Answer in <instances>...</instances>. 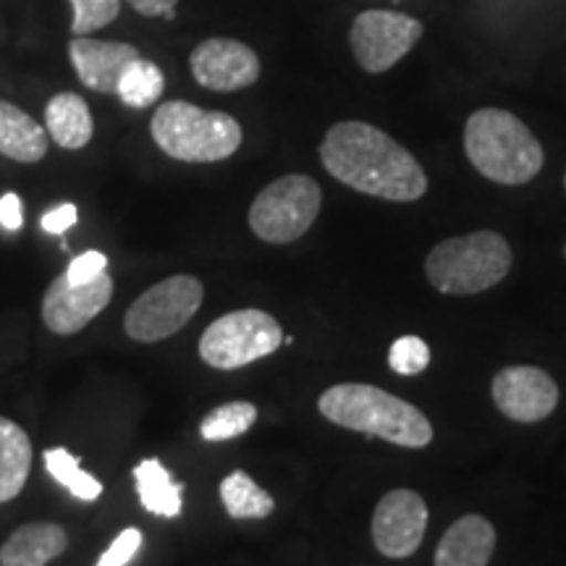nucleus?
I'll use <instances>...</instances> for the list:
<instances>
[{
  "label": "nucleus",
  "instance_id": "obj_1",
  "mask_svg": "<svg viewBox=\"0 0 566 566\" xmlns=\"http://www.w3.org/2000/svg\"><path fill=\"white\" fill-rule=\"evenodd\" d=\"M325 171L354 192L388 202H415L428 192L424 168L407 147L365 122L331 126L321 145Z\"/></svg>",
  "mask_w": 566,
  "mask_h": 566
},
{
  "label": "nucleus",
  "instance_id": "obj_2",
  "mask_svg": "<svg viewBox=\"0 0 566 566\" xmlns=\"http://www.w3.org/2000/svg\"><path fill=\"white\" fill-rule=\"evenodd\" d=\"M325 420L405 449H424L433 441V424L420 409L399 396L367 384H338L317 401Z\"/></svg>",
  "mask_w": 566,
  "mask_h": 566
},
{
  "label": "nucleus",
  "instance_id": "obj_3",
  "mask_svg": "<svg viewBox=\"0 0 566 566\" xmlns=\"http://www.w3.org/2000/svg\"><path fill=\"white\" fill-rule=\"evenodd\" d=\"M464 153L480 176L504 187L530 184L546 163L535 134L504 108H480L467 118Z\"/></svg>",
  "mask_w": 566,
  "mask_h": 566
},
{
  "label": "nucleus",
  "instance_id": "obj_4",
  "mask_svg": "<svg viewBox=\"0 0 566 566\" xmlns=\"http://www.w3.org/2000/svg\"><path fill=\"white\" fill-rule=\"evenodd\" d=\"M150 134L168 158L218 163L242 147V126L223 111H205L187 101H168L153 113Z\"/></svg>",
  "mask_w": 566,
  "mask_h": 566
},
{
  "label": "nucleus",
  "instance_id": "obj_5",
  "mask_svg": "<svg viewBox=\"0 0 566 566\" xmlns=\"http://www.w3.org/2000/svg\"><path fill=\"white\" fill-rule=\"evenodd\" d=\"M512 271V247L499 231H475L446 239L424 258V273L441 294L472 296L488 292Z\"/></svg>",
  "mask_w": 566,
  "mask_h": 566
},
{
  "label": "nucleus",
  "instance_id": "obj_6",
  "mask_svg": "<svg viewBox=\"0 0 566 566\" xmlns=\"http://www.w3.org/2000/svg\"><path fill=\"white\" fill-rule=\"evenodd\" d=\"M323 192L315 179L289 174L254 197L250 208V229L268 244H292L313 229L321 216Z\"/></svg>",
  "mask_w": 566,
  "mask_h": 566
},
{
  "label": "nucleus",
  "instance_id": "obj_7",
  "mask_svg": "<svg viewBox=\"0 0 566 566\" xmlns=\"http://www.w3.org/2000/svg\"><path fill=\"white\" fill-rule=\"evenodd\" d=\"M283 344V331L263 310H233L212 321L200 338V357L216 370H237L273 354Z\"/></svg>",
  "mask_w": 566,
  "mask_h": 566
},
{
  "label": "nucleus",
  "instance_id": "obj_8",
  "mask_svg": "<svg viewBox=\"0 0 566 566\" xmlns=\"http://www.w3.org/2000/svg\"><path fill=\"white\" fill-rule=\"evenodd\" d=\"M205 289L195 275H171L147 289L139 300H134L124 317V331L132 342L155 344L187 325L200 310Z\"/></svg>",
  "mask_w": 566,
  "mask_h": 566
},
{
  "label": "nucleus",
  "instance_id": "obj_9",
  "mask_svg": "<svg viewBox=\"0 0 566 566\" xmlns=\"http://www.w3.org/2000/svg\"><path fill=\"white\" fill-rule=\"evenodd\" d=\"M422 21L399 11H363L354 19L349 45L367 74L394 69L422 38Z\"/></svg>",
  "mask_w": 566,
  "mask_h": 566
},
{
  "label": "nucleus",
  "instance_id": "obj_10",
  "mask_svg": "<svg viewBox=\"0 0 566 566\" xmlns=\"http://www.w3.org/2000/svg\"><path fill=\"white\" fill-rule=\"evenodd\" d=\"M428 533V506L422 495L396 488L378 501L373 514V543L388 558H409Z\"/></svg>",
  "mask_w": 566,
  "mask_h": 566
},
{
  "label": "nucleus",
  "instance_id": "obj_11",
  "mask_svg": "<svg viewBox=\"0 0 566 566\" xmlns=\"http://www.w3.org/2000/svg\"><path fill=\"white\" fill-rule=\"evenodd\" d=\"M493 405L512 422H541L558 407V386L546 370L530 365L504 367L495 373Z\"/></svg>",
  "mask_w": 566,
  "mask_h": 566
},
{
  "label": "nucleus",
  "instance_id": "obj_12",
  "mask_svg": "<svg viewBox=\"0 0 566 566\" xmlns=\"http://www.w3.org/2000/svg\"><path fill=\"white\" fill-rule=\"evenodd\" d=\"M111 296L113 279L108 273L80 286L69 283L66 275H59L42 296V323L53 334L74 336L108 307Z\"/></svg>",
  "mask_w": 566,
  "mask_h": 566
},
{
  "label": "nucleus",
  "instance_id": "obj_13",
  "mask_svg": "<svg viewBox=\"0 0 566 566\" xmlns=\"http://www.w3.org/2000/svg\"><path fill=\"white\" fill-rule=\"evenodd\" d=\"M195 82L212 92H239L260 80V59L250 45L229 38L202 40L189 55Z\"/></svg>",
  "mask_w": 566,
  "mask_h": 566
},
{
  "label": "nucleus",
  "instance_id": "obj_14",
  "mask_svg": "<svg viewBox=\"0 0 566 566\" xmlns=\"http://www.w3.org/2000/svg\"><path fill=\"white\" fill-rule=\"evenodd\" d=\"M69 59L84 87L101 95H116L118 80L139 51L122 40L74 38L69 42Z\"/></svg>",
  "mask_w": 566,
  "mask_h": 566
},
{
  "label": "nucleus",
  "instance_id": "obj_15",
  "mask_svg": "<svg viewBox=\"0 0 566 566\" xmlns=\"http://www.w3.org/2000/svg\"><path fill=\"white\" fill-rule=\"evenodd\" d=\"M495 551V527L485 516L467 514L446 530L436 548V566H488Z\"/></svg>",
  "mask_w": 566,
  "mask_h": 566
},
{
  "label": "nucleus",
  "instance_id": "obj_16",
  "mask_svg": "<svg viewBox=\"0 0 566 566\" xmlns=\"http://www.w3.org/2000/svg\"><path fill=\"white\" fill-rule=\"evenodd\" d=\"M69 546L66 530L55 522H27L0 546V566H48Z\"/></svg>",
  "mask_w": 566,
  "mask_h": 566
},
{
  "label": "nucleus",
  "instance_id": "obj_17",
  "mask_svg": "<svg viewBox=\"0 0 566 566\" xmlns=\"http://www.w3.org/2000/svg\"><path fill=\"white\" fill-rule=\"evenodd\" d=\"M45 132L63 150H82L92 142L95 122L90 105L76 92H59L45 105Z\"/></svg>",
  "mask_w": 566,
  "mask_h": 566
},
{
  "label": "nucleus",
  "instance_id": "obj_18",
  "mask_svg": "<svg viewBox=\"0 0 566 566\" xmlns=\"http://www.w3.org/2000/svg\"><path fill=\"white\" fill-rule=\"evenodd\" d=\"M0 155L17 163H40L48 155L45 126L9 101H0Z\"/></svg>",
  "mask_w": 566,
  "mask_h": 566
},
{
  "label": "nucleus",
  "instance_id": "obj_19",
  "mask_svg": "<svg viewBox=\"0 0 566 566\" xmlns=\"http://www.w3.org/2000/svg\"><path fill=\"white\" fill-rule=\"evenodd\" d=\"M32 470L30 436L9 417H0V504L24 491Z\"/></svg>",
  "mask_w": 566,
  "mask_h": 566
},
{
  "label": "nucleus",
  "instance_id": "obj_20",
  "mask_svg": "<svg viewBox=\"0 0 566 566\" xmlns=\"http://www.w3.org/2000/svg\"><path fill=\"white\" fill-rule=\"evenodd\" d=\"M134 480H137L139 501L147 512L168 516V520L181 514L184 485L174 483L171 472H168L158 459H145V462L134 467Z\"/></svg>",
  "mask_w": 566,
  "mask_h": 566
},
{
  "label": "nucleus",
  "instance_id": "obj_21",
  "mask_svg": "<svg viewBox=\"0 0 566 566\" xmlns=\"http://www.w3.org/2000/svg\"><path fill=\"white\" fill-rule=\"evenodd\" d=\"M221 501L226 512L233 520H263L271 516L275 509L273 495L263 491L247 472L237 470L223 478L221 483Z\"/></svg>",
  "mask_w": 566,
  "mask_h": 566
},
{
  "label": "nucleus",
  "instance_id": "obj_22",
  "mask_svg": "<svg viewBox=\"0 0 566 566\" xmlns=\"http://www.w3.org/2000/svg\"><path fill=\"white\" fill-rule=\"evenodd\" d=\"M163 90H166V76H163L158 63L142 59L139 55L137 61H132L129 66H126L122 80H118L116 95L122 97L124 105L142 111L158 103Z\"/></svg>",
  "mask_w": 566,
  "mask_h": 566
},
{
  "label": "nucleus",
  "instance_id": "obj_23",
  "mask_svg": "<svg viewBox=\"0 0 566 566\" xmlns=\"http://www.w3.org/2000/svg\"><path fill=\"white\" fill-rule=\"evenodd\" d=\"M45 467L48 472L59 480L63 488H69L71 495H76L80 501H97L103 493V483L97 478H92L90 472L82 470L80 459L71 454L69 449H48L45 451Z\"/></svg>",
  "mask_w": 566,
  "mask_h": 566
},
{
  "label": "nucleus",
  "instance_id": "obj_24",
  "mask_svg": "<svg viewBox=\"0 0 566 566\" xmlns=\"http://www.w3.org/2000/svg\"><path fill=\"white\" fill-rule=\"evenodd\" d=\"M254 422H258V407L250 401H229V405L216 407L205 417L200 436L210 443L231 441V438L244 436Z\"/></svg>",
  "mask_w": 566,
  "mask_h": 566
},
{
  "label": "nucleus",
  "instance_id": "obj_25",
  "mask_svg": "<svg viewBox=\"0 0 566 566\" xmlns=\"http://www.w3.org/2000/svg\"><path fill=\"white\" fill-rule=\"evenodd\" d=\"M74 9L71 19V34L74 38H90L92 32L113 24L122 13V0H69Z\"/></svg>",
  "mask_w": 566,
  "mask_h": 566
},
{
  "label": "nucleus",
  "instance_id": "obj_26",
  "mask_svg": "<svg viewBox=\"0 0 566 566\" xmlns=\"http://www.w3.org/2000/svg\"><path fill=\"white\" fill-rule=\"evenodd\" d=\"M388 365L399 375H420L430 365V346L420 336H401L391 344Z\"/></svg>",
  "mask_w": 566,
  "mask_h": 566
},
{
  "label": "nucleus",
  "instance_id": "obj_27",
  "mask_svg": "<svg viewBox=\"0 0 566 566\" xmlns=\"http://www.w3.org/2000/svg\"><path fill=\"white\" fill-rule=\"evenodd\" d=\"M108 273V258H105L103 252L97 250H90L80 254V258H74L66 268V281L74 283V286H80V283H90L95 281L97 275Z\"/></svg>",
  "mask_w": 566,
  "mask_h": 566
},
{
  "label": "nucleus",
  "instance_id": "obj_28",
  "mask_svg": "<svg viewBox=\"0 0 566 566\" xmlns=\"http://www.w3.org/2000/svg\"><path fill=\"white\" fill-rule=\"evenodd\" d=\"M142 548V533L137 527H126L116 541L111 543V548L101 556L97 566H126L137 556V551Z\"/></svg>",
  "mask_w": 566,
  "mask_h": 566
},
{
  "label": "nucleus",
  "instance_id": "obj_29",
  "mask_svg": "<svg viewBox=\"0 0 566 566\" xmlns=\"http://www.w3.org/2000/svg\"><path fill=\"white\" fill-rule=\"evenodd\" d=\"M76 221H80V210H76L74 202H63L59 205V208L48 210L45 216H42V231L48 233H55V237H61V233H66L71 226H76Z\"/></svg>",
  "mask_w": 566,
  "mask_h": 566
},
{
  "label": "nucleus",
  "instance_id": "obj_30",
  "mask_svg": "<svg viewBox=\"0 0 566 566\" xmlns=\"http://www.w3.org/2000/svg\"><path fill=\"white\" fill-rule=\"evenodd\" d=\"M0 226L11 233L21 231V226H24V205H21L17 192H6L0 197Z\"/></svg>",
  "mask_w": 566,
  "mask_h": 566
},
{
  "label": "nucleus",
  "instance_id": "obj_31",
  "mask_svg": "<svg viewBox=\"0 0 566 566\" xmlns=\"http://www.w3.org/2000/svg\"><path fill=\"white\" fill-rule=\"evenodd\" d=\"M126 3H129L137 13H142V17H150V19L163 17L168 21H174L176 3H179V0H126Z\"/></svg>",
  "mask_w": 566,
  "mask_h": 566
},
{
  "label": "nucleus",
  "instance_id": "obj_32",
  "mask_svg": "<svg viewBox=\"0 0 566 566\" xmlns=\"http://www.w3.org/2000/svg\"><path fill=\"white\" fill-rule=\"evenodd\" d=\"M564 189H566V174H564Z\"/></svg>",
  "mask_w": 566,
  "mask_h": 566
},
{
  "label": "nucleus",
  "instance_id": "obj_33",
  "mask_svg": "<svg viewBox=\"0 0 566 566\" xmlns=\"http://www.w3.org/2000/svg\"><path fill=\"white\" fill-rule=\"evenodd\" d=\"M564 258H566V247H564Z\"/></svg>",
  "mask_w": 566,
  "mask_h": 566
}]
</instances>
